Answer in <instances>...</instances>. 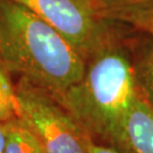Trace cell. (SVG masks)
I'll list each match as a JSON object with an SVG mask.
<instances>
[{"label": "cell", "instance_id": "6da1fadb", "mask_svg": "<svg viewBox=\"0 0 153 153\" xmlns=\"http://www.w3.org/2000/svg\"><path fill=\"white\" fill-rule=\"evenodd\" d=\"M0 59L11 75L57 100L82 79L88 62L57 30L13 0H0Z\"/></svg>", "mask_w": 153, "mask_h": 153}, {"label": "cell", "instance_id": "7a4b0ae2", "mask_svg": "<svg viewBox=\"0 0 153 153\" xmlns=\"http://www.w3.org/2000/svg\"><path fill=\"white\" fill-rule=\"evenodd\" d=\"M137 94L131 51L118 31L88 57L82 79L58 101L92 140L116 146Z\"/></svg>", "mask_w": 153, "mask_h": 153}, {"label": "cell", "instance_id": "3957f363", "mask_svg": "<svg viewBox=\"0 0 153 153\" xmlns=\"http://www.w3.org/2000/svg\"><path fill=\"white\" fill-rule=\"evenodd\" d=\"M21 118L39 138L45 153H88L91 137L65 107L43 88L18 78Z\"/></svg>", "mask_w": 153, "mask_h": 153}, {"label": "cell", "instance_id": "277c9868", "mask_svg": "<svg viewBox=\"0 0 153 153\" xmlns=\"http://www.w3.org/2000/svg\"><path fill=\"white\" fill-rule=\"evenodd\" d=\"M48 23L88 58L119 31L100 16L91 0H13Z\"/></svg>", "mask_w": 153, "mask_h": 153}, {"label": "cell", "instance_id": "5b68a950", "mask_svg": "<svg viewBox=\"0 0 153 153\" xmlns=\"http://www.w3.org/2000/svg\"><path fill=\"white\" fill-rule=\"evenodd\" d=\"M121 153H153V108L137 94L116 146Z\"/></svg>", "mask_w": 153, "mask_h": 153}, {"label": "cell", "instance_id": "8992f818", "mask_svg": "<svg viewBox=\"0 0 153 153\" xmlns=\"http://www.w3.org/2000/svg\"><path fill=\"white\" fill-rule=\"evenodd\" d=\"M135 49L131 60L137 92L153 108V39L149 36Z\"/></svg>", "mask_w": 153, "mask_h": 153}, {"label": "cell", "instance_id": "52a82bcc", "mask_svg": "<svg viewBox=\"0 0 153 153\" xmlns=\"http://www.w3.org/2000/svg\"><path fill=\"white\" fill-rule=\"evenodd\" d=\"M5 153H45L39 138L21 117L5 123Z\"/></svg>", "mask_w": 153, "mask_h": 153}, {"label": "cell", "instance_id": "ba28073f", "mask_svg": "<svg viewBox=\"0 0 153 153\" xmlns=\"http://www.w3.org/2000/svg\"><path fill=\"white\" fill-rule=\"evenodd\" d=\"M101 16L112 22L128 25L153 39V7L114 9L105 11Z\"/></svg>", "mask_w": 153, "mask_h": 153}, {"label": "cell", "instance_id": "9c48e42d", "mask_svg": "<svg viewBox=\"0 0 153 153\" xmlns=\"http://www.w3.org/2000/svg\"><path fill=\"white\" fill-rule=\"evenodd\" d=\"M21 117V109L10 71L0 59V123H7Z\"/></svg>", "mask_w": 153, "mask_h": 153}, {"label": "cell", "instance_id": "30bf717a", "mask_svg": "<svg viewBox=\"0 0 153 153\" xmlns=\"http://www.w3.org/2000/svg\"><path fill=\"white\" fill-rule=\"evenodd\" d=\"M100 16L105 11L124 8H149L153 7V0H91Z\"/></svg>", "mask_w": 153, "mask_h": 153}, {"label": "cell", "instance_id": "8fae6325", "mask_svg": "<svg viewBox=\"0 0 153 153\" xmlns=\"http://www.w3.org/2000/svg\"><path fill=\"white\" fill-rule=\"evenodd\" d=\"M88 153H121L114 146H110L108 144L95 142L94 140H90L88 145Z\"/></svg>", "mask_w": 153, "mask_h": 153}, {"label": "cell", "instance_id": "7c38bea8", "mask_svg": "<svg viewBox=\"0 0 153 153\" xmlns=\"http://www.w3.org/2000/svg\"><path fill=\"white\" fill-rule=\"evenodd\" d=\"M0 153H5V123H0Z\"/></svg>", "mask_w": 153, "mask_h": 153}]
</instances>
